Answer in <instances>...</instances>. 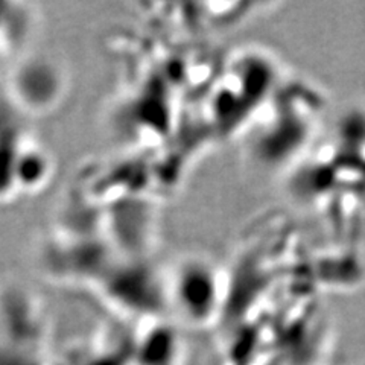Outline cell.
I'll return each mask as SVG.
<instances>
[{
  "mask_svg": "<svg viewBox=\"0 0 365 365\" xmlns=\"http://www.w3.org/2000/svg\"><path fill=\"white\" fill-rule=\"evenodd\" d=\"M170 302L186 323L207 324L220 306V294L210 267L202 260L182 262L170 284Z\"/></svg>",
  "mask_w": 365,
  "mask_h": 365,
  "instance_id": "1",
  "label": "cell"
},
{
  "mask_svg": "<svg viewBox=\"0 0 365 365\" xmlns=\"http://www.w3.org/2000/svg\"><path fill=\"white\" fill-rule=\"evenodd\" d=\"M38 329L31 318L0 327V365H48Z\"/></svg>",
  "mask_w": 365,
  "mask_h": 365,
  "instance_id": "2",
  "label": "cell"
},
{
  "mask_svg": "<svg viewBox=\"0 0 365 365\" xmlns=\"http://www.w3.org/2000/svg\"><path fill=\"white\" fill-rule=\"evenodd\" d=\"M180 341L170 327L158 324L135 341L130 365H178Z\"/></svg>",
  "mask_w": 365,
  "mask_h": 365,
  "instance_id": "3",
  "label": "cell"
},
{
  "mask_svg": "<svg viewBox=\"0 0 365 365\" xmlns=\"http://www.w3.org/2000/svg\"><path fill=\"white\" fill-rule=\"evenodd\" d=\"M48 158L38 151H19L16 162V182L20 186L36 187L48 175Z\"/></svg>",
  "mask_w": 365,
  "mask_h": 365,
  "instance_id": "4",
  "label": "cell"
}]
</instances>
